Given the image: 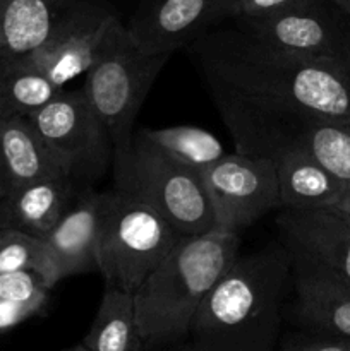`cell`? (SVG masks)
Segmentation results:
<instances>
[{"label":"cell","instance_id":"6da1fadb","mask_svg":"<svg viewBox=\"0 0 350 351\" xmlns=\"http://www.w3.org/2000/svg\"><path fill=\"white\" fill-rule=\"evenodd\" d=\"M189 50L208 88L264 108L350 122V79L338 60L285 53L239 26L215 27Z\"/></svg>","mask_w":350,"mask_h":351},{"label":"cell","instance_id":"7a4b0ae2","mask_svg":"<svg viewBox=\"0 0 350 351\" xmlns=\"http://www.w3.org/2000/svg\"><path fill=\"white\" fill-rule=\"evenodd\" d=\"M292 283L285 247L239 256L213 287L191 326L196 351H277Z\"/></svg>","mask_w":350,"mask_h":351},{"label":"cell","instance_id":"3957f363","mask_svg":"<svg viewBox=\"0 0 350 351\" xmlns=\"http://www.w3.org/2000/svg\"><path fill=\"white\" fill-rule=\"evenodd\" d=\"M240 235H180L160 266L134 293L146 351L184 343L202 300L239 257Z\"/></svg>","mask_w":350,"mask_h":351},{"label":"cell","instance_id":"277c9868","mask_svg":"<svg viewBox=\"0 0 350 351\" xmlns=\"http://www.w3.org/2000/svg\"><path fill=\"white\" fill-rule=\"evenodd\" d=\"M113 189L139 199L180 235L216 230L201 173L148 143L136 130L132 144L113 156Z\"/></svg>","mask_w":350,"mask_h":351},{"label":"cell","instance_id":"5b68a950","mask_svg":"<svg viewBox=\"0 0 350 351\" xmlns=\"http://www.w3.org/2000/svg\"><path fill=\"white\" fill-rule=\"evenodd\" d=\"M170 55L137 47L126 24L117 21L95 64L86 72V93L113 144V156L126 153L134 139V123L151 86Z\"/></svg>","mask_w":350,"mask_h":351},{"label":"cell","instance_id":"8992f818","mask_svg":"<svg viewBox=\"0 0 350 351\" xmlns=\"http://www.w3.org/2000/svg\"><path fill=\"white\" fill-rule=\"evenodd\" d=\"M180 233L139 199L105 192L98 239V273L106 287L136 293L168 256Z\"/></svg>","mask_w":350,"mask_h":351},{"label":"cell","instance_id":"52a82bcc","mask_svg":"<svg viewBox=\"0 0 350 351\" xmlns=\"http://www.w3.org/2000/svg\"><path fill=\"white\" fill-rule=\"evenodd\" d=\"M43 143L67 165L71 177L88 189L113 163V144L105 123L82 89H62L26 117Z\"/></svg>","mask_w":350,"mask_h":351},{"label":"cell","instance_id":"ba28073f","mask_svg":"<svg viewBox=\"0 0 350 351\" xmlns=\"http://www.w3.org/2000/svg\"><path fill=\"white\" fill-rule=\"evenodd\" d=\"M216 230L239 233L280 208L277 161L242 153L223 154L201 173Z\"/></svg>","mask_w":350,"mask_h":351},{"label":"cell","instance_id":"9c48e42d","mask_svg":"<svg viewBox=\"0 0 350 351\" xmlns=\"http://www.w3.org/2000/svg\"><path fill=\"white\" fill-rule=\"evenodd\" d=\"M235 21V26L277 50L326 60L338 58L350 26V16L331 0H302L268 16Z\"/></svg>","mask_w":350,"mask_h":351},{"label":"cell","instance_id":"30bf717a","mask_svg":"<svg viewBox=\"0 0 350 351\" xmlns=\"http://www.w3.org/2000/svg\"><path fill=\"white\" fill-rule=\"evenodd\" d=\"M117 21L119 17L106 3L75 0L47 43L24 58L64 89L67 82L86 74L95 64Z\"/></svg>","mask_w":350,"mask_h":351},{"label":"cell","instance_id":"8fae6325","mask_svg":"<svg viewBox=\"0 0 350 351\" xmlns=\"http://www.w3.org/2000/svg\"><path fill=\"white\" fill-rule=\"evenodd\" d=\"M235 16L237 0H141L127 29L143 50L172 57Z\"/></svg>","mask_w":350,"mask_h":351},{"label":"cell","instance_id":"7c38bea8","mask_svg":"<svg viewBox=\"0 0 350 351\" xmlns=\"http://www.w3.org/2000/svg\"><path fill=\"white\" fill-rule=\"evenodd\" d=\"M281 245L350 287V216L333 208L281 209L277 216Z\"/></svg>","mask_w":350,"mask_h":351},{"label":"cell","instance_id":"4fadbf2b","mask_svg":"<svg viewBox=\"0 0 350 351\" xmlns=\"http://www.w3.org/2000/svg\"><path fill=\"white\" fill-rule=\"evenodd\" d=\"M103 194L84 191L74 204L43 237L47 254L45 281L54 290L62 280L98 271L96 252L102 230Z\"/></svg>","mask_w":350,"mask_h":351},{"label":"cell","instance_id":"5bb4252c","mask_svg":"<svg viewBox=\"0 0 350 351\" xmlns=\"http://www.w3.org/2000/svg\"><path fill=\"white\" fill-rule=\"evenodd\" d=\"M290 263L295 321L309 331L350 339L349 285L304 257L290 256Z\"/></svg>","mask_w":350,"mask_h":351},{"label":"cell","instance_id":"9a60e30c","mask_svg":"<svg viewBox=\"0 0 350 351\" xmlns=\"http://www.w3.org/2000/svg\"><path fill=\"white\" fill-rule=\"evenodd\" d=\"M71 175L26 119L0 120V201L47 177Z\"/></svg>","mask_w":350,"mask_h":351},{"label":"cell","instance_id":"2e32d148","mask_svg":"<svg viewBox=\"0 0 350 351\" xmlns=\"http://www.w3.org/2000/svg\"><path fill=\"white\" fill-rule=\"evenodd\" d=\"M81 185L71 175L47 177L17 189L0 201V228H16L43 239L71 209Z\"/></svg>","mask_w":350,"mask_h":351},{"label":"cell","instance_id":"e0dca14e","mask_svg":"<svg viewBox=\"0 0 350 351\" xmlns=\"http://www.w3.org/2000/svg\"><path fill=\"white\" fill-rule=\"evenodd\" d=\"M75 0H0V58H24L47 43Z\"/></svg>","mask_w":350,"mask_h":351},{"label":"cell","instance_id":"ac0fdd59","mask_svg":"<svg viewBox=\"0 0 350 351\" xmlns=\"http://www.w3.org/2000/svg\"><path fill=\"white\" fill-rule=\"evenodd\" d=\"M277 175L281 209L333 208L345 187L304 149L278 158Z\"/></svg>","mask_w":350,"mask_h":351},{"label":"cell","instance_id":"d6986e66","mask_svg":"<svg viewBox=\"0 0 350 351\" xmlns=\"http://www.w3.org/2000/svg\"><path fill=\"white\" fill-rule=\"evenodd\" d=\"M81 345L89 351H146L134 293L105 287L98 312Z\"/></svg>","mask_w":350,"mask_h":351},{"label":"cell","instance_id":"ffe728a7","mask_svg":"<svg viewBox=\"0 0 350 351\" xmlns=\"http://www.w3.org/2000/svg\"><path fill=\"white\" fill-rule=\"evenodd\" d=\"M60 91L27 58H0V120L26 119Z\"/></svg>","mask_w":350,"mask_h":351},{"label":"cell","instance_id":"44dd1931","mask_svg":"<svg viewBox=\"0 0 350 351\" xmlns=\"http://www.w3.org/2000/svg\"><path fill=\"white\" fill-rule=\"evenodd\" d=\"M137 132L154 147L198 173H202L225 154L218 137L199 127L175 125L165 129H139Z\"/></svg>","mask_w":350,"mask_h":351},{"label":"cell","instance_id":"7402d4cb","mask_svg":"<svg viewBox=\"0 0 350 351\" xmlns=\"http://www.w3.org/2000/svg\"><path fill=\"white\" fill-rule=\"evenodd\" d=\"M301 149L311 154L343 185L350 182V122L314 120L301 139Z\"/></svg>","mask_w":350,"mask_h":351},{"label":"cell","instance_id":"603a6c76","mask_svg":"<svg viewBox=\"0 0 350 351\" xmlns=\"http://www.w3.org/2000/svg\"><path fill=\"white\" fill-rule=\"evenodd\" d=\"M34 271L45 280L47 254L43 240L16 228H0V273Z\"/></svg>","mask_w":350,"mask_h":351},{"label":"cell","instance_id":"cb8c5ba5","mask_svg":"<svg viewBox=\"0 0 350 351\" xmlns=\"http://www.w3.org/2000/svg\"><path fill=\"white\" fill-rule=\"evenodd\" d=\"M51 288L34 271L0 273V302L47 305Z\"/></svg>","mask_w":350,"mask_h":351},{"label":"cell","instance_id":"d4e9b609","mask_svg":"<svg viewBox=\"0 0 350 351\" xmlns=\"http://www.w3.org/2000/svg\"><path fill=\"white\" fill-rule=\"evenodd\" d=\"M311 332L312 335L295 336L277 351H350V339L326 332Z\"/></svg>","mask_w":350,"mask_h":351},{"label":"cell","instance_id":"484cf974","mask_svg":"<svg viewBox=\"0 0 350 351\" xmlns=\"http://www.w3.org/2000/svg\"><path fill=\"white\" fill-rule=\"evenodd\" d=\"M47 305L17 304V302H0V335L23 324L27 319L40 315Z\"/></svg>","mask_w":350,"mask_h":351},{"label":"cell","instance_id":"4316f807","mask_svg":"<svg viewBox=\"0 0 350 351\" xmlns=\"http://www.w3.org/2000/svg\"><path fill=\"white\" fill-rule=\"evenodd\" d=\"M302 2V0H237L235 19H254L268 14L278 12L288 5Z\"/></svg>","mask_w":350,"mask_h":351},{"label":"cell","instance_id":"83f0119b","mask_svg":"<svg viewBox=\"0 0 350 351\" xmlns=\"http://www.w3.org/2000/svg\"><path fill=\"white\" fill-rule=\"evenodd\" d=\"M338 64L342 65L343 71L347 72V75H349L350 79V26L349 29H347V34L345 38H343V43H342V48H340V53H338Z\"/></svg>","mask_w":350,"mask_h":351},{"label":"cell","instance_id":"f1b7e54d","mask_svg":"<svg viewBox=\"0 0 350 351\" xmlns=\"http://www.w3.org/2000/svg\"><path fill=\"white\" fill-rule=\"evenodd\" d=\"M333 209H338V211L345 213V215L350 216V182L349 184H345V187H343L342 194H340L338 201H336V204L333 206Z\"/></svg>","mask_w":350,"mask_h":351},{"label":"cell","instance_id":"f546056e","mask_svg":"<svg viewBox=\"0 0 350 351\" xmlns=\"http://www.w3.org/2000/svg\"><path fill=\"white\" fill-rule=\"evenodd\" d=\"M154 351H196L194 346H192V343H178V345H172V346H167V348H160V350H154Z\"/></svg>","mask_w":350,"mask_h":351},{"label":"cell","instance_id":"4dcf8cb0","mask_svg":"<svg viewBox=\"0 0 350 351\" xmlns=\"http://www.w3.org/2000/svg\"><path fill=\"white\" fill-rule=\"evenodd\" d=\"M336 7H338L342 12H345L347 16H350V0H331Z\"/></svg>","mask_w":350,"mask_h":351},{"label":"cell","instance_id":"1f68e13d","mask_svg":"<svg viewBox=\"0 0 350 351\" xmlns=\"http://www.w3.org/2000/svg\"><path fill=\"white\" fill-rule=\"evenodd\" d=\"M62 351H89V350H86L84 346H82L81 343H79V345H74V346H71V348H67V350H62Z\"/></svg>","mask_w":350,"mask_h":351}]
</instances>
